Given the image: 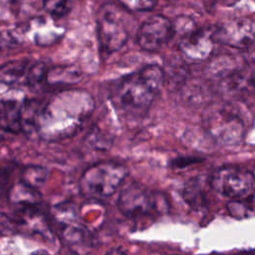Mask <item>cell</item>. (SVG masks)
<instances>
[{"instance_id":"cell-2","label":"cell","mask_w":255,"mask_h":255,"mask_svg":"<svg viewBox=\"0 0 255 255\" xmlns=\"http://www.w3.org/2000/svg\"><path fill=\"white\" fill-rule=\"evenodd\" d=\"M92 109L91 99L81 97L78 101L69 100L68 109H64L60 98H57L43 108L36 130L48 140L69 137L77 132Z\"/></svg>"},{"instance_id":"cell-8","label":"cell","mask_w":255,"mask_h":255,"mask_svg":"<svg viewBox=\"0 0 255 255\" xmlns=\"http://www.w3.org/2000/svg\"><path fill=\"white\" fill-rule=\"evenodd\" d=\"M173 33L174 27L169 19L162 15H154L140 25L136 41L142 50L154 52L165 45Z\"/></svg>"},{"instance_id":"cell-17","label":"cell","mask_w":255,"mask_h":255,"mask_svg":"<svg viewBox=\"0 0 255 255\" xmlns=\"http://www.w3.org/2000/svg\"><path fill=\"white\" fill-rule=\"evenodd\" d=\"M81 77L82 73L76 67H54L48 71L47 83L50 85H70L79 82Z\"/></svg>"},{"instance_id":"cell-12","label":"cell","mask_w":255,"mask_h":255,"mask_svg":"<svg viewBox=\"0 0 255 255\" xmlns=\"http://www.w3.org/2000/svg\"><path fill=\"white\" fill-rule=\"evenodd\" d=\"M23 131L21 105L14 101L0 102V141Z\"/></svg>"},{"instance_id":"cell-9","label":"cell","mask_w":255,"mask_h":255,"mask_svg":"<svg viewBox=\"0 0 255 255\" xmlns=\"http://www.w3.org/2000/svg\"><path fill=\"white\" fill-rule=\"evenodd\" d=\"M208 131L221 145H235L244 134V125L241 120L228 111H218L207 121Z\"/></svg>"},{"instance_id":"cell-18","label":"cell","mask_w":255,"mask_h":255,"mask_svg":"<svg viewBox=\"0 0 255 255\" xmlns=\"http://www.w3.org/2000/svg\"><path fill=\"white\" fill-rule=\"evenodd\" d=\"M49 170L41 165H28L21 171L20 180L30 187L38 189L44 185L49 177Z\"/></svg>"},{"instance_id":"cell-14","label":"cell","mask_w":255,"mask_h":255,"mask_svg":"<svg viewBox=\"0 0 255 255\" xmlns=\"http://www.w3.org/2000/svg\"><path fill=\"white\" fill-rule=\"evenodd\" d=\"M209 187H211L210 181L207 182L200 176L193 177L183 189V198L192 209L197 211L205 209L209 203Z\"/></svg>"},{"instance_id":"cell-24","label":"cell","mask_w":255,"mask_h":255,"mask_svg":"<svg viewBox=\"0 0 255 255\" xmlns=\"http://www.w3.org/2000/svg\"><path fill=\"white\" fill-rule=\"evenodd\" d=\"M11 171H13V169L8 166H3L2 168H0V196H2L3 194L7 196L12 186L9 184Z\"/></svg>"},{"instance_id":"cell-23","label":"cell","mask_w":255,"mask_h":255,"mask_svg":"<svg viewBox=\"0 0 255 255\" xmlns=\"http://www.w3.org/2000/svg\"><path fill=\"white\" fill-rule=\"evenodd\" d=\"M19 38L12 32L0 31V53L14 49L19 45Z\"/></svg>"},{"instance_id":"cell-5","label":"cell","mask_w":255,"mask_h":255,"mask_svg":"<svg viewBox=\"0 0 255 255\" xmlns=\"http://www.w3.org/2000/svg\"><path fill=\"white\" fill-rule=\"evenodd\" d=\"M122 8L114 3H107L100 8L98 37L103 54L110 55L119 51L128 39L126 12Z\"/></svg>"},{"instance_id":"cell-6","label":"cell","mask_w":255,"mask_h":255,"mask_svg":"<svg viewBox=\"0 0 255 255\" xmlns=\"http://www.w3.org/2000/svg\"><path fill=\"white\" fill-rule=\"evenodd\" d=\"M209 181L215 191L233 199L245 198L255 192L253 172L237 166L229 165L217 169Z\"/></svg>"},{"instance_id":"cell-26","label":"cell","mask_w":255,"mask_h":255,"mask_svg":"<svg viewBox=\"0 0 255 255\" xmlns=\"http://www.w3.org/2000/svg\"><path fill=\"white\" fill-rule=\"evenodd\" d=\"M32 255H50V253H49V252H47L46 250L39 249V250L35 251L34 253H32Z\"/></svg>"},{"instance_id":"cell-3","label":"cell","mask_w":255,"mask_h":255,"mask_svg":"<svg viewBox=\"0 0 255 255\" xmlns=\"http://www.w3.org/2000/svg\"><path fill=\"white\" fill-rule=\"evenodd\" d=\"M128 173V170L123 163L112 160L96 162L80 176V193L88 199L105 200L118 190Z\"/></svg>"},{"instance_id":"cell-16","label":"cell","mask_w":255,"mask_h":255,"mask_svg":"<svg viewBox=\"0 0 255 255\" xmlns=\"http://www.w3.org/2000/svg\"><path fill=\"white\" fill-rule=\"evenodd\" d=\"M30 68L29 61L18 59L6 62L0 65V83L5 85H14L26 78Z\"/></svg>"},{"instance_id":"cell-20","label":"cell","mask_w":255,"mask_h":255,"mask_svg":"<svg viewBox=\"0 0 255 255\" xmlns=\"http://www.w3.org/2000/svg\"><path fill=\"white\" fill-rule=\"evenodd\" d=\"M49 69L43 63H37L30 66L27 76L26 82L30 87H38L43 83H47V75Z\"/></svg>"},{"instance_id":"cell-22","label":"cell","mask_w":255,"mask_h":255,"mask_svg":"<svg viewBox=\"0 0 255 255\" xmlns=\"http://www.w3.org/2000/svg\"><path fill=\"white\" fill-rule=\"evenodd\" d=\"M123 8L131 11H149L155 4L156 0H118Z\"/></svg>"},{"instance_id":"cell-10","label":"cell","mask_w":255,"mask_h":255,"mask_svg":"<svg viewBox=\"0 0 255 255\" xmlns=\"http://www.w3.org/2000/svg\"><path fill=\"white\" fill-rule=\"evenodd\" d=\"M214 31L206 28L191 27L183 32L179 50L188 60L199 62L210 57L214 48Z\"/></svg>"},{"instance_id":"cell-7","label":"cell","mask_w":255,"mask_h":255,"mask_svg":"<svg viewBox=\"0 0 255 255\" xmlns=\"http://www.w3.org/2000/svg\"><path fill=\"white\" fill-rule=\"evenodd\" d=\"M214 38L236 49H249L255 44V21L242 17L229 20L214 30Z\"/></svg>"},{"instance_id":"cell-19","label":"cell","mask_w":255,"mask_h":255,"mask_svg":"<svg viewBox=\"0 0 255 255\" xmlns=\"http://www.w3.org/2000/svg\"><path fill=\"white\" fill-rule=\"evenodd\" d=\"M230 214L236 218H246L255 214V192L248 197L233 199L228 203Z\"/></svg>"},{"instance_id":"cell-25","label":"cell","mask_w":255,"mask_h":255,"mask_svg":"<svg viewBox=\"0 0 255 255\" xmlns=\"http://www.w3.org/2000/svg\"><path fill=\"white\" fill-rule=\"evenodd\" d=\"M105 255H128V251L124 247L118 246L110 249Z\"/></svg>"},{"instance_id":"cell-27","label":"cell","mask_w":255,"mask_h":255,"mask_svg":"<svg viewBox=\"0 0 255 255\" xmlns=\"http://www.w3.org/2000/svg\"><path fill=\"white\" fill-rule=\"evenodd\" d=\"M253 174H254V177H255V167H254V171H253Z\"/></svg>"},{"instance_id":"cell-13","label":"cell","mask_w":255,"mask_h":255,"mask_svg":"<svg viewBox=\"0 0 255 255\" xmlns=\"http://www.w3.org/2000/svg\"><path fill=\"white\" fill-rule=\"evenodd\" d=\"M61 236L66 244L79 255H86L92 246L90 232L76 221L61 225Z\"/></svg>"},{"instance_id":"cell-15","label":"cell","mask_w":255,"mask_h":255,"mask_svg":"<svg viewBox=\"0 0 255 255\" xmlns=\"http://www.w3.org/2000/svg\"><path fill=\"white\" fill-rule=\"evenodd\" d=\"M7 197L16 208L38 206L41 204V196L38 189L28 186L21 180L11 186Z\"/></svg>"},{"instance_id":"cell-4","label":"cell","mask_w":255,"mask_h":255,"mask_svg":"<svg viewBox=\"0 0 255 255\" xmlns=\"http://www.w3.org/2000/svg\"><path fill=\"white\" fill-rule=\"evenodd\" d=\"M118 207L121 212L130 219L152 218L167 210L165 197L150 191L141 183H128L120 192Z\"/></svg>"},{"instance_id":"cell-1","label":"cell","mask_w":255,"mask_h":255,"mask_svg":"<svg viewBox=\"0 0 255 255\" xmlns=\"http://www.w3.org/2000/svg\"><path fill=\"white\" fill-rule=\"evenodd\" d=\"M165 75L158 65H147L118 81L111 89L110 99L117 112L125 118L143 115L163 87Z\"/></svg>"},{"instance_id":"cell-11","label":"cell","mask_w":255,"mask_h":255,"mask_svg":"<svg viewBox=\"0 0 255 255\" xmlns=\"http://www.w3.org/2000/svg\"><path fill=\"white\" fill-rule=\"evenodd\" d=\"M221 80L223 92L230 97L245 99L255 94V64L232 67Z\"/></svg>"},{"instance_id":"cell-21","label":"cell","mask_w":255,"mask_h":255,"mask_svg":"<svg viewBox=\"0 0 255 255\" xmlns=\"http://www.w3.org/2000/svg\"><path fill=\"white\" fill-rule=\"evenodd\" d=\"M44 10L53 18L67 15L71 10L70 0H43Z\"/></svg>"}]
</instances>
